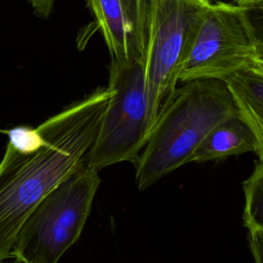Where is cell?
Instances as JSON below:
<instances>
[{
  "label": "cell",
  "mask_w": 263,
  "mask_h": 263,
  "mask_svg": "<svg viewBox=\"0 0 263 263\" xmlns=\"http://www.w3.org/2000/svg\"><path fill=\"white\" fill-rule=\"evenodd\" d=\"M240 6L256 42L263 45V0H251Z\"/></svg>",
  "instance_id": "11"
},
{
  "label": "cell",
  "mask_w": 263,
  "mask_h": 263,
  "mask_svg": "<svg viewBox=\"0 0 263 263\" xmlns=\"http://www.w3.org/2000/svg\"><path fill=\"white\" fill-rule=\"evenodd\" d=\"M242 191L243 226L248 231L263 232V160L256 162L252 174L242 183Z\"/></svg>",
  "instance_id": "10"
},
{
  "label": "cell",
  "mask_w": 263,
  "mask_h": 263,
  "mask_svg": "<svg viewBox=\"0 0 263 263\" xmlns=\"http://www.w3.org/2000/svg\"><path fill=\"white\" fill-rule=\"evenodd\" d=\"M213 0H151L142 61L150 132L178 88L179 77Z\"/></svg>",
  "instance_id": "4"
},
{
  "label": "cell",
  "mask_w": 263,
  "mask_h": 263,
  "mask_svg": "<svg viewBox=\"0 0 263 263\" xmlns=\"http://www.w3.org/2000/svg\"><path fill=\"white\" fill-rule=\"evenodd\" d=\"M256 44L240 5L213 2L195 36L179 82L198 79L225 81L250 68Z\"/></svg>",
  "instance_id": "6"
},
{
  "label": "cell",
  "mask_w": 263,
  "mask_h": 263,
  "mask_svg": "<svg viewBox=\"0 0 263 263\" xmlns=\"http://www.w3.org/2000/svg\"><path fill=\"white\" fill-rule=\"evenodd\" d=\"M236 114L234 100L222 80L198 79L177 88L134 162L138 189H147L190 162L210 132Z\"/></svg>",
  "instance_id": "2"
},
{
  "label": "cell",
  "mask_w": 263,
  "mask_h": 263,
  "mask_svg": "<svg viewBox=\"0 0 263 263\" xmlns=\"http://www.w3.org/2000/svg\"><path fill=\"white\" fill-rule=\"evenodd\" d=\"M30 3L36 15L47 18L52 11L54 0H30Z\"/></svg>",
  "instance_id": "13"
},
{
  "label": "cell",
  "mask_w": 263,
  "mask_h": 263,
  "mask_svg": "<svg viewBox=\"0 0 263 263\" xmlns=\"http://www.w3.org/2000/svg\"><path fill=\"white\" fill-rule=\"evenodd\" d=\"M234 100L238 115L251 128L259 160H263V75L250 68L224 81Z\"/></svg>",
  "instance_id": "8"
},
{
  "label": "cell",
  "mask_w": 263,
  "mask_h": 263,
  "mask_svg": "<svg viewBox=\"0 0 263 263\" xmlns=\"http://www.w3.org/2000/svg\"><path fill=\"white\" fill-rule=\"evenodd\" d=\"M100 183L99 171L85 164L54 187L21 227L11 258L58 263L79 238Z\"/></svg>",
  "instance_id": "3"
},
{
  "label": "cell",
  "mask_w": 263,
  "mask_h": 263,
  "mask_svg": "<svg viewBox=\"0 0 263 263\" xmlns=\"http://www.w3.org/2000/svg\"><path fill=\"white\" fill-rule=\"evenodd\" d=\"M111 90L99 87L36 127L8 132L0 161V261L11 258L16 235L40 201L86 164Z\"/></svg>",
  "instance_id": "1"
},
{
  "label": "cell",
  "mask_w": 263,
  "mask_h": 263,
  "mask_svg": "<svg viewBox=\"0 0 263 263\" xmlns=\"http://www.w3.org/2000/svg\"><path fill=\"white\" fill-rule=\"evenodd\" d=\"M107 87L111 97L86 156V165L97 171L123 161L135 162L150 135L142 62L111 60Z\"/></svg>",
  "instance_id": "5"
},
{
  "label": "cell",
  "mask_w": 263,
  "mask_h": 263,
  "mask_svg": "<svg viewBox=\"0 0 263 263\" xmlns=\"http://www.w3.org/2000/svg\"><path fill=\"white\" fill-rule=\"evenodd\" d=\"M248 242L255 263H263V232L248 231Z\"/></svg>",
  "instance_id": "12"
},
{
  "label": "cell",
  "mask_w": 263,
  "mask_h": 263,
  "mask_svg": "<svg viewBox=\"0 0 263 263\" xmlns=\"http://www.w3.org/2000/svg\"><path fill=\"white\" fill-rule=\"evenodd\" d=\"M0 263H6V262H4V261H0ZM10 263H22L21 261H18V260H16V259H14V261H12V262H10Z\"/></svg>",
  "instance_id": "16"
},
{
  "label": "cell",
  "mask_w": 263,
  "mask_h": 263,
  "mask_svg": "<svg viewBox=\"0 0 263 263\" xmlns=\"http://www.w3.org/2000/svg\"><path fill=\"white\" fill-rule=\"evenodd\" d=\"M104 37L111 60L142 62L151 0H86Z\"/></svg>",
  "instance_id": "7"
},
{
  "label": "cell",
  "mask_w": 263,
  "mask_h": 263,
  "mask_svg": "<svg viewBox=\"0 0 263 263\" xmlns=\"http://www.w3.org/2000/svg\"><path fill=\"white\" fill-rule=\"evenodd\" d=\"M250 69L259 72L263 75V45L257 43L255 51L251 59Z\"/></svg>",
  "instance_id": "14"
},
{
  "label": "cell",
  "mask_w": 263,
  "mask_h": 263,
  "mask_svg": "<svg viewBox=\"0 0 263 263\" xmlns=\"http://www.w3.org/2000/svg\"><path fill=\"white\" fill-rule=\"evenodd\" d=\"M235 2V4H238V5H243L248 2H250L251 0H233Z\"/></svg>",
  "instance_id": "15"
},
{
  "label": "cell",
  "mask_w": 263,
  "mask_h": 263,
  "mask_svg": "<svg viewBox=\"0 0 263 263\" xmlns=\"http://www.w3.org/2000/svg\"><path fill=\"white\" fill-rule=\"evenodd\" d=\"M255 151V137L243 119L236 114L226 118L210 132L192 155L190 162L220 160Z\"/></svg>",
  "instance_id": "9"
}]
</instances>
